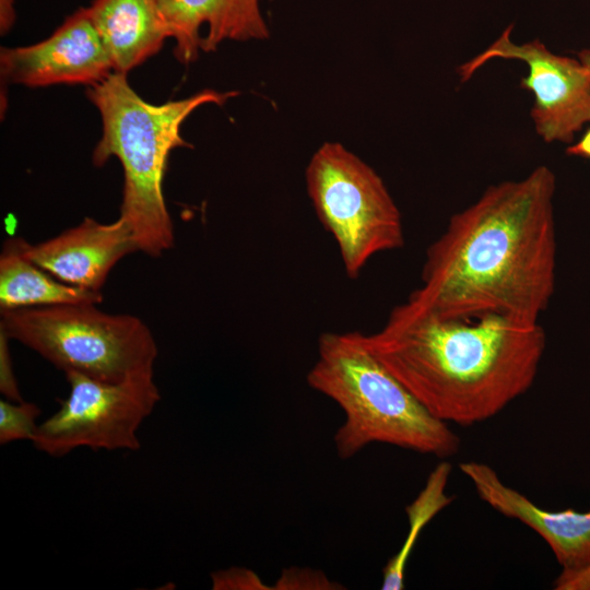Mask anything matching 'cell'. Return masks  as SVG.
I'll return each mask as SVG.
<instances>
[{
    "mask_svg": "<svg viewBox=\"0 0 590 590\" xmlns=\"http://www.w3.org/2000/svg\"><path fill=\"white\" fill-rule=\"evenodd\" d=\"M555 175L544 165L488 187L428 247L410 296L445 317L539 322L555 288Z\"/></svg>",
    "mask_w": 590,
    "mask_h": 590,
    "instance_id": "cell-1",
    "label": "cell"
},
{
    "mask_svg": "<svg viewBox=\"0 0 590 590\" xmlns=\"http://www.w3.org/2000/svg\"><path fill=\"white\" fill-rule=\"evenodd\" d=\"M361 339L434 417L462 426L489 420L524 394L546 344L540 322L445 317L411 296Z\"/></svg>",
    "mask_w": 590,
    "mask_h": 590,
    "instance_id": "cell-2",
    "label": "cell"
},
{
    "mask_svg": "<svg viewBox=\"0 0 590 590\" xmlns=\"http://www.w3.org/2000/svg\"><path fill=\"white\" fill-rule=\"evenodd\" d=\"M102 117V138L92 155L104 165L116 156L123 168L120 217L129 226L139 251L157 258L175 240L174 225L163 193L170 152L191 146L180 133L182 122L204 104L222 105L236 92H199L179 101L152 105L130 86L125 73L113 72L86 92Z\"/></svg>",
    "mask_w": 590,
    "mask_h": 590,
    "instance_id": "cell-3",
    "label": "cell"
},
{
    "mask_svg": "<svg viewBox=\"0 0 590 590\" xmlns=\"http://www.w3.org/2000/svg\"><path fill=\"white\" fill-rule=\"evenodd\" d=\"M307 382L345 415L333 437L341 459L375 442L440 459L460 449V438L448 423L434 417L375 357L361 332L322 333Z\"/></svg>",
    "mask_w": 590,
    "mask_h": 590,
    "instance_id": "cell-4",
    "label": "cell"
},
{
    "mask_svg": "<svg viewBox=\"0 0 590 590\" xmlns=\"http://www.w3.org/2000/svg\"><path fill=\"white\" fill-rule=\"evenodd\" d=\"M0 330L56 368L110 382L154 371L157 344L133 315L96 304H66L0 312Z\"/></svg>",
    "mask_w": 590,
    "mask_h": 590,
    "instance_id": "cell-5",
    "label": "cell"
},
{
    "mask_svg": "<svg viewBox=\"0 0 590 590\" xmlns=\"http://www.w3.org/2000/svg\"><path fill=\"white\" fill-rule=\"evenodd\" d=\"M306 184L350 279H356L375 255L403 246L401 213L382 179L342 144L328 142L316 151Z\"/></svg>",
    "mask_w": 590,
    "mask_h": 590,
    "instance_id": "cell-6",
    "label": "cell"
},
{
    "mask_svg": "<svg viewBox=\"0 0 590 590\" xmlns=\"http://www.w3.org/2000/svg\"><path fill=\"white\" fill-rule=\"evenodd\" d=\"M64 375L69 396L59 400L57 412L38 424L32 439L35 448L56 458L81 447L138 450L139 428L161 400L154 371L117 382L73 370Z\"/></svg>",
    "mask_w": 590,
    "mask_h": 590,
    "instance_id": "cell-7",
    "label": "cell"
},
{
    "mask_svg": "<svg viewBox=\"0 0 590 590\" xmlns=\"http://www.w3.org/2000/svg\"><path fill=\"white\" fill-rule=\"evenodd\" d=\"M511 27L485 50L459 67L462 81L495 58L516 59L528 66L521 85L533 94L531 118L545 142L571 143L590 122V69L578 58L548 50L539 39L521 45L510 39Z\"/></svg>",
    "mask_w": 590,
    "mask_h": 590,
    "instance_id": "cell-8",
    "label": "cell"
},
{
    "mask_svg": "<svg viewBox=\"0 0 590 590\" xmlns=\"http://www.w3.org/2000/svg\"><path fill=\"white\" fill-rule=\"evenodd\" d=\"M113 72L110 56L87 8L69 15L48 38L26 47L2 48L0 52V73L5 83L91 86Z\"/></svg>",
    "mask_w": 590,
    "mask_h": 590,
    "instance_id": "cell-9",
    "label": "cell"
},
{
    "mask_svg": "<svg viewBox=\"0 0 590 590\" xmlns=\"http://www.w3.org/2000/svg\"><path fill=\"white\" fill-rule=\"evenodd\" d=\"M25 255L58 280L101 292L111 269L127 255L139 251L120 216L111 223L85 217L80 224L38 244L25 240Z\"/></svg>",
    "mask_w": 590,
    "mask_h": 590,
    "instance_id": "cell-10",
    "label": "cell"
},
{
    "mask_svg": "<svg viewBox=\"0 0 590 590\" xmlns=\"http://www.w3.org/2000/svg\"><path fill=\"white\" fill-rule=\"evenodd\" d=\"M459 468L472 482L480 499L535 531L551 547L562 569L577 570L590 565V511L544 509L506 485L486 463L468 461Z\"/></svg>",
    "mask_w": 590,
    "mask_h": 590,
    "instance_id": "cell-11",
    "label": "cell"
},
{
    "mask_svg": "<svg viewBox=\"0 0 590 590\" xmlns=\"http://www.w3.org/2000/svg\"><path fill=\"white\" fill-rule=\"evenodd\" d=\"M261 0H161L175 39L174 54L184 64L200 50L211 51L224 40L266 39L269 30Z\"/></svg>",
    "mask_w": 590,
    "mask_h": 590,
    "instance_id": "cell-12",
    "label": "cell"
},
{
    "mask_svg": "<svg viewBox=\"0 0 590 590\" xmlns=\"http://www.w3.org/2000/svg\"><path fill=\"white\" fill-rule=\"evenodd\" d=\"M87 9L114 72L127 74L172 37L161 0H93Z\"/></svg>",
    "mask_w": 590,
    "mask_h": 590,
    "instance_id": "cell-13",
    "label": "cell"
},
{
    "mask_svg": "<svg viewBox=\"0 0 590 590\" xmlns=\"http://www.w3.org/2000/svg\"><path fill=\"white\" fill-rule=\"evenodd\" d=\"M25 239L8 238L0 253V312L66 304H101V292L69 285L32 261Z\"/></svg>",
    "mask_w": 590,
    "mask_h": 590,
    "instance_id": "cell-14",
    "label": "cell"
},
{
    "mask_svg": "<svg viewBox=\"0 0 590 590\" xmlns=\"http://www.w3.org/2000/svg\"><path fill=\"white\" fill-rule=\"evenodd\" d=\"M451 473L447 461L438 463L427 476L426 483L416 498L405 507L409 531L399 552L392 556L382 570V590H402L408 560L418 535L425 526L444 508L452 503L453 496L446 493Z\"/></svg>",
    "mask_w": 590,
    "mask_h": 590,
    "instance_id": "cell-15",
    "label": "cell"
},
{
    "mask_svg": "<svg viewBox=\"0 0 590 590\" xmlns=\"http://www.w3.org/2000/svg\"><path fill=\"white\" fill-rule=\"evenodd\" d=\"M40 409L32 402L0 401V444L7 445L17 440L32 441L38 424Z\"/></svg>",
    "mask_w": 590,
    "mask_h": 590,
    "instance_id": "cell-16",
    "label": "cell"
},
{
    "mask_svg": "<svg viewBox=\"0 0 590 590\" xmlns=\"http://www.w3.org/2000/svg\"><path fill=\"white\" fill-rule=\"evenodd\" d=\"M331 581L323 571L312 568L291 567L283 569L272 589L276 590H337L344 589Z\"/></svg>",
    "mask_w": 590,
    "mask_h": 590,
    "instance_id": "cell-17",
    "label": "cell"
},
{
    "mask_svg": "<svg viewBox=\"0 0 590 590\" xmlns=\"http://www.w3.org/2000/svg\"><path fill=\"white\" fill-rule=\"evenodd\" d=\"M214 590H268L260 577L251 569L245 567H231L217 570L211 575Z\"/></svg>",
    "mask_w": 590,
    "mask_h": 590,
    "instance_id": "cell-18",
    "label": "cell"
},
{
    "mask_svg": "<svg viewBox=\"0 0 590 590\" xmlns=\"http://www.w3.org/2000/svg\"><path fill=\"white\" fill-rule=\"evenodd\" d=\"M9 340L10 338L0 330V391L8 400L22 401L23 399L13 371Z\"/></svg>",
    "mask_w": 590,
    "mask_h": 590,
    "instance_id": "cell-19",
    "label": "cell"
},
{
    "mask_svg": "<svg viewBox=\"0 0 590 590\" xmlns=\"http://www.w3.org/2000/svg\"><path fill=\"white\" fill-rule=\"evenodd\" d=\"M553 586L556 590H590V565L577 570L562 569Z\"/></svg>",
    "mask_w": 590,
    "mask_h": 590,
    "instance_id": "cell-20",
    "label": "cell"
},
{
    "mask_svg": "<svg viewBox=\"0 0 590 590\" xmlns=\"http://www.w3.org/2000/svg\"><path fill=\"white\" fill-rule=\"evenodd\" d=\"M566 153L571 156L590 158V128L576 143L568 145Z\"/></svg>",
    "mask_w": 590,
    "mask_h": 590,
    "instance_id": "cell-21",
    "label": "cell"
},
{
    "mask_svg": "<svg viewBox=\"0 0 590 590\" xmlns=\"http://www.w3.org/2000/svg\"><path fill=\"white\" fill-rule=\"evenodd\" d=\"M14 23L13 0H0V30L7 33Z\"/></svg>",
    "mask_w": 590,
    "mask_h": 590,
    "instance_id": "cell-22",
    "label": "cell"
},
{
    "mask_svg": "<svg viewBox=\"0 0 590 590\" xmlns=\"http://www.w3.org/2000/svg\"><path fill=\"white\" fill-rule=\"evenodd\" d=\"M578 59L587 67L590 69V49L588 48H585L582 50H580L577 55Z\"/></svg>",
    "mask_w": 590,
    "mask_h": 590,
    "instance_id": "cell-23",
    "label": "cell"
}]
</instances>
